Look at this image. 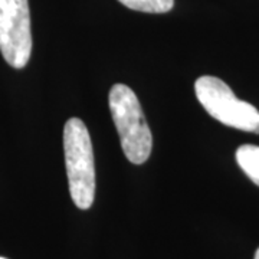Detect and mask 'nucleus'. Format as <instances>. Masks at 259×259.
I'll return each mask as SVG.
<instances>
[{
  "label": "nucleus",
  "mask_w": 259,
  "mask_h": 259,
  "mask_svg": "<svg viewBox=\"0 0 259 259\" xmlns=\"http://www.w3.org/2000/svg\"><path fill=\"white\" fill-rule=\"evenodd\" d=\"M255 259H259V248L258 250H256V253H255Z\"/></svg>",
  "instance_id": "nucleus-7"
},
{
  "label": "nucleus",
  "mask_w": 259,
  "mask_h": 259,
  "mask_svg": "<svg viewBox=\"0 0 259 259\" xmlns=\"http://www.w3.org/2000/svg\"><path fill=\"white\" fill-rule=\"evenodd\" d=\"M125 8L146 13H167L173 9L175 0H118Z\"/></svg>",
  "instance_id": "nucleus-6"
},
{
  "label": "nucleus",
  "mask_w": 259,
  "mask_h": 259,
  "mask_svg": "<svg viewBox=\"0 0 259 259\" xmlns=\"http://www.w3.org/2000/svg\"><path fill=\"white\" fill-rule=\"evenodd\" d=\"M108 104L125 157L137 166L146 163L151 154L153 136L136 93L124 83H115Z\"/></svg>",
  "instance_id": "nucleus-1"
},
{
  "label": "nucleus",
  "mask_w": 259,
  "mask_h": 259,
  "mask_svg": "<svg viewBox=\"0 0 259 259\" xmlns=\"http://www.w3.org/2000/svg\"><path fill=\"white\" fill-rule=\"evenodd\" d=\"M0 52L13 68H25L32 54L28 0H0Z\"/></svg>",
  "instance_id": "nucleus-4"
},
{
  "label": "nucleus",
  "mask_w": 259,
  "mask_h": 259,
  "mask_svg": "<svg viewBox=\"0 0 259 259\" xmlns=\"http://www.w3.org/2000/svg\"><path fill=\"white\" fill-rule=\"evenodd\" d=\"M0 259H6V258H0Z\"/></svg>",
  "instance_id": "nucleus-8"
},
{
  "label": "nucleus",
  "mask_w": 259,
  "mask_h": 259,
  "mask_svg": "<svg viewBox=\"0 0 259 259\" xmlns=\"http://www.w3.org/2000/svg\"><path fill=\"white\" fill-rule=\"evenodd\" d=\"M64 151L71 197L76 207L87 210L95 197V163L90 133L79 118L65 124Z\"/></svg>",
  "instance_id": "nucleus-2"
},
{
  "label": "nucleus",
  "mask_w": 259,
  "mask_h": 259,
  "mask_svg": "<svg viewBox=\"0 0 259 259\" xmlns=\"http://www.w3.org/2000/svg\"><path fill=\"white\" fill-rule=\"evenodd\" d=\"M236 161L243 173L259 186V147L253 144H243L236 150Z\"/></svg>",
  "instance_id": "nucleus-5"
},
{
  "label": "nucleus",
  "mask_w": 259,
  "mask_h": 259,
  "mask_svg": "<svg viewBox=\"0 0 259 259\" xmlns=\"http://www.w3.org/2000/svg\"><path fill=\"white\" fill-rule=\"evenodd\" d=\"M199 102L214 120L232 128L259 134V111L249 102L236 98L228 83L204 75L194 82Z\"/></svg>",
  "instance_id": "nucleus-3"
}]
</instances>
